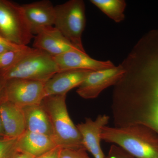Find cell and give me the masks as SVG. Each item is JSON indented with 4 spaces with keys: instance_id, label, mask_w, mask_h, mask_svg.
Returning a JSON list of instances; mask_svg holds the SVG:
<instances>
[{
    "instance_id": "ba28073f",
    "label": "cell",
    "mask_w": 158,
    "mask_h": 158,
    "mask_svg": "<svg viewBox=\"0 0 158 158\" xmlns=\"http://www.w3.org/2000/svg\"><path fill=\"white\" fill-rule=\"evenodd\" d=\"M125 71L120 64L114 68L92 71L78 87V94L84 99L96 98L105 89L115 86Z\"/></svg>"
},
{
    "instance_id": "e0dca14e",
    "label": "cell",
    "mask_w": 158,
    "mask_h": 158,
    "mask_svg": "<svg viewBox=\"0 0 158 158\" xmlns=\"http://www.w3.org/2000/svg\"><path fill=\"white\" fill-rule=\"evenodd\" d=\"M90 2L115 22L121 23L125 18L127 3L124 0H90Z\"/></svg>"
},
{
    "instance_id": "277c9868",
    "label": "cell",
    "mask_w": 158,
    "mask_h": 158,
    "mask_svg": "<svg viewBox=\"0 0 158 158\" xmlns=\"http://www.w3.org/2000/svg\"><path fill=\"white\" fill-rule=\"evenodd\" d=\"M59 71L53 57L33 48L15 65L0 70V76L6 80L23 79L46 82Z\"/></svg>"
},
{
    "instance_id": "d6986e66",
    "label": "cell",
    "mask_w": 158,
    "mask_h": 158,
    "mask_svg": "<svg viewBox=\"0 0 158 158\" xmlns=\"http://www.w3.org/2000/svg\"><path fill=\"white\" fill-rule=\"evenodd\" d=\"M18 139V138H0V158H13L19 152Z\"/></svg>"
},
{
    "instance_id": "4fadbf2b",
    "label": "cell",
    "mask_w": 158,
    "mask_h": 158,
    "mask_svg": "<svg viewBox=\"0 0 158 158\" xmlns=\"http://www.w3.org/2000/svg\"><path fill=\"white\" fill-rule=\"evenodd\" d=\"M21 6L34 34L37 29L54 26L56 9L50 1L43 0Z\"/></svg>"
},
{
    "instance_id": "44dd1931",
    "label": "cell",
    "mask_w": 158,
    "mask_h": 158,
    "mask_svg": "<svg viewBox=\"0 0 158 158\" xmlns=\"http://www.w3.org/2000/svg\"><path fill=\"white\" fill-rule=\"evenodd\" d=\"M105 158H135L121 148L113 144L110 147L108 156Z\"/></svg>"
},
{
    "instance_id": "2e32d148",
    "label": "cell",
    "mask_w": 158,
    "mask_h": 158,
    "mask_svg": "<svg viewBox=\"0 0 158 158\" xmlns=\"http://www.w3.org/2000/svg\"><path fill=\"white\" fill-rule=\"evenodd\" d=\"M20 108L24 117L26 131L46 135L54 140L50 120L41 104Z\"/></svg>"
},
{
    "instance_id": "484cf974",
    "label": "cell",
    "mask_w": 158,
    "mask_h": 158,
    "mask_svg": "<svg viewBox=\"0 0 158 158\" xmlns=\"http://www.w3.org/2000/svg\"><path fill=\"white\" fill-rule=\"evenodd\" d=\"M0 135L2 138H5V131H4L2 121L1 115H0Z\"/></svg>"
},
{
    "instance_id": "3957f363",
    "label": "cell",
    "mask_w": 158,
    "mask_h": 158,
    "mask_svg": "<svg viewBox=\"0 0 158 158\" xmlns=\"http://www.w3.org/2000/svg\"><path fill=\"white\" fill-rule=\"evenodd\" d=\"M66 98V95L46 96L41 103L50 120L54 141L62 148H85L81 135L69 114Z\"/></svg>"
},
{
    "instance_id": "603a6c76",
    "label": "cell",
    "mask_w": 158,
    "mask_h": 158,
    "mask_svg": "<svg viewBox=\"0 0 158 158\" xmlns=\"http://www.w3.org/2000/svg\"><path fill=\"white\" fill-rule=\"evenodd\" d=\"M62 148L57 146L42 155L35 158H60V153Z\"/></svg>"
},
{
    "instance_id": "30bf717a",
    "label": "cell",
    "mask_w": 158,
    "mask_h": 158,
    "mask_svg": "<svg viewBox=\"0 0 158 158\" xmlns=\"http://www.w3.org/2000/svg\"><path fill=\"white\" fill-rule=\"evenodd\" d=\"M53 57L59 71L81 69L96 71L113 68L116 66L110 60L99 61L91 58L86 52L80 51H69Z\"/></svg>"
},
{
    "instance_id": "9a60e30c",
    "label": "cell",
    "mask_w": 158,
    "mask_h": 158,
    "mask_svg": "<svg viewBox=\"0 0 158 158\" xmlns=\"http://www.w3.org/2000/svg\"><path fill=\"white\" fill-rule=\"evenodd\" d=\"M53 139L46 135L26 131L18 139L19 152L37 157L57 147Z\"/></svg>"
},
{
    "instance_id": "8fae6325",
    "label": "cell",
    "mask_w": 158,
    "mask_h": 158,
    "mask_svg": "<svg viewBox=\"0 0 158 158\" xmlns=\"http://www.w3.org/2000/svg\"><path fill=\"white\" fill-rule=\"evenodd\" d=\"M110 118L106 115H99L95 120L86 118L85 122L77 125L81 135L84 147L94 158H106L101 147V134L103 128L108 124Z\"/></svg>"
},
{
    "instance_id": "52a82bcc",
    "label": "cell",
    "mask_w": 158,
    "mask_h": 158,
    "mask_svg": "<svg viewBox=\"0 0 158 158\" xmlns=\"http://www.w3.org/2000/svg\"><path fill=\"white\" fill-rule=\"evenodd\" d=\"M45 83L23 79L6 80L7 100L20 107L40 104L46 97Z\"/></svg>"
},
{
    "instance_id": "d4e9b609",
    "label": "cell",
    "mask_w": 158,
    "mask_h": 158,
    "mask_svg": "<svg viewBox=\"0 0 158 158\" xmlns=\"http://www.w3.org/2000/svg\"><path fill=\"white\" fill-rule=\"evenodd\" d=\"M13 158H35L33 156L24 153L18 152Z\"/></svg>"
},
{
    "instance_id": "7c38bea8",
    "label": "cell",
    "mask_w": 158,
    "mask_h": 158,
    "mask_svg": "<svg viewBox=\"0 0 158 158\" xmlns=\"http://www.w3.org/2000/svg\"><path fill=\"white\" fill-rule=\"evenodd\" d=\"M92 71L81 69L57 73L45 83L46 96L66 95L69 90L78 87Z\"/></svg>"
},
{
    "instance_id": "5b68a950",
    "label": "cell",
    "mask_w": 158,
    "mask_h": 158,
    "mask_svg": "<svg viewBox=\"0 0 158 158\" xmlns=\"http://www.w3.org/2000/svg\"><path fill=\"white\" fill-rule=\"evenodd\" d=\"M54 27L80 50L85 52L82 36L86 25L85 3L83 0H70L55 6Z\"/></svg>"
},
{
    "instance_id": "9c48e42d",
    "label": "cell",
    "mask_w": 158,
    "mask_h": 158,
    "mask_svg": "<svg viewBox=\"0 0 158 158\" xmlns=\"http://www.w3.org/2000/svg\"><path fill=\"white\" fill-rule=\"evenodd\" d=\"M34 34V48L45 52L52 56H57L72 50L82 52L66 39L54 26L37 29Z\"/></svg>"
},
{
    "instance_id": "5bb4252c",
    "label": "cell",
    "mask_w": 158,
    "mask_h": 158,
    "mask_svg": "<svg viewBox=\"0 0 158 158\" xmlns=\"http://www.w3.org/2000/svg\"><path fill=\"white\" fill-rule=\"evenodd\" d=\"M5 138H18L26 131L25 121L21 109L9 101L0 104Z\"/></svg>"
},
{
    "instance_id": "7a4b0ae2",
    "label": "cell",
    "mask_w": 158,
    "mask_h": 158,
    "mask_svg": "<svg viewBox=\"0 0 158 158\" xmlns=\"http://www.w3.org/2000/svg\"><path fill=\"white\" fill-rule=\"evenodd\" d=\"M101 138L119 146L135 158H158V133L145 125L105 126Z\"/></svg>"
},
{
    "instance_id": "6da1fadb",
    "label": "cell",
    "mask_w": 158,
    "mask_h": 158,
    "mask_svg": "<svg viewBox=\"0 0 158 158\" xmlns=\"http://www.w3.org/2000/svg\"><path fill=\"white\" fill-rule=\"evenodd\" d=\"M116 118L120 127L141 124L158 133V62L130 77L118 99Z\"/></svg>"
},
{
    "instance_id": "ac0fdd59",
    "label": "cell",
    "mask_w": 158,
    "mask_h": 158,
    "mask_svg": "<svg viewBox=\"0 0 158 158\" xmlns=\"http://www.w3.org/2000/svg\"><path fill=\"white\" fill-rule=\"evenodd\" d=\"M33 48L25 46L18 49L7 51L0 54V70L13 66L32 50Z\"/></svg>"
},
{
    "instance_id": "8992f818",
    "label": "cell",
    "mask_w": 158,
    "mask_h": 158,
    "mask_svg": "<svg viewBox=\"0 0 158 158\" xmlns=\"http://www.w3.org/2000/svg\"><path fill=\"white\" fill-rule=\"evenodd\" d=\"M0 34L20 45L27 46L34 38L21 5L0 0Z\"/></svg>"
},
{
    "instance_id": "7402d4cb",
    "label": "cell",
    "mask_w": 158,
    "mask_h": 158,
    "mask_svg": "<svg viewBox=\"0 0 158 158\" xmlns=\"http://www.w3.org/2000/svg\"><path fill=\"white\" fill-rule=\"evenodd\" d=\"M25 46L20 45L11 42L0 34V54L7 51L18 49Z\"/></svg>"
},
{
    "instance_id": "cb8c5ba5",
    "label": "cell",
    "mask_w": 158,
    "mask_h": 158,
    "mask_svg": "<svg viewBox=\"0 0 158 158\" xmlns=\"http://www.w3.org/2000/svg\"><path fill=\"white\" fill-rule=\"evenodd\" d=\"M6 85V80L0 76V104L7 101Z\"/></svg>"
},
{
    "instance_id": "4316f807",
    "label": "cell",
    "mask_w": 158,
    "mask_h": 158,
    "mask_svg": "<svg viewBox=\"0 0 158 158\" xmlns=\"http://www.w3.org/2000/svg\"><path fill=\"white\" fill-rule=\"evenodd\" d=\"M2 138V137H1V135H0V138Z\"/></svg>"
},
{
    "instance_id": "ffe728a7",
    "label": "cell",
    "mask_w": 158,
    "mask_h": 158,
    "mask_svg": "<svg viewBox=\"0 0 158 158\" xmlns=\"http://www.w3.org/2000/svg\"><path fill=\"white\" fill-rule=\"evenodd\" d=\"M86 151L85 148L78 149L62 148L60 158H90Z\"/></svg>"
}]
</instances>
